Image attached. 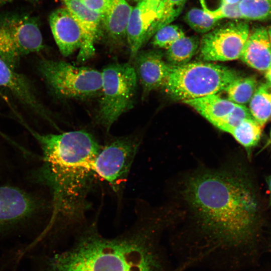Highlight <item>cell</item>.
<instances>
[{"instance_id": "2e32d148", "label": "cell", "mask_w": 271, "mask_h": 271, "mask_svg": "<svg viewBox=\"0 0 271 271\" xmlns=\"http://www.w3.org/2000/svg\"><path fill=\"white\" fill-rule=\"evenodd\" d=\"M239 59L259 71L271 68V44L265 28L258 27L249 32Z\"/></svg>"}, {"instance_id": "9a60e30c", "label": "cell", "mask_w": 271, "mask_h": 271, "mask_svg": "<svg viewBox=\"0 0 271 271\" xmlns=\"http://www.w3.org/2000/svg\"><path fill=\"white\" fill-rule=\"evenodd\" d=\"M132 8L127 0H110L102 16L101 34L111 49L121 48L126 44V31Z\"/></svg>"}, {"instance_id": "83f0119b", "label": "cell", "mask_w": 271, "mask_h": 271, "mask_svg": "<svg viewBox=\"0 0 271 271\" xmlns=\"http://www.w3.org/2000/svg\"><path fill=\"white\" fill-rule=\"evenodd\" d=\"M91 11L102 16L106 11L110 0H81Z\"/></svg>"}, {"instance_id": "484cf974", "label": "cell", "mask_w": 271, "mask_h": 271, "mask_svg": "<svg viewBox=\"0 0 271 271\" xmlns=\"http://www.w3.org/2000/svg\"><path fill=\"white\" fill-rule=\"evenodd\" d=\"M187 0H162V12L156 24L153 36L161 28L169 25L176 20L183 11Z\"/></svg>"}, {"instance_id": "4fadbf2b", "label": "cell", "mask_w": 271, "mask_h": 271, "mask_svg": "<svg viewBox=\"0 0 271 271\" xmlns=\"http://www.w3.org/2000/svg\"><path fill=\"white\" fill-rule=\"evenodd\" d=\"M133 60V67L142 87L143 98L152 91L164 86L171 66L165 62L159 53L139 51Z\"/></svg>"}, {"instance_id": "e575fe53", "label": "cell", "mask_w": 271, "mask_h": 271, "mask_svg": "<svg viewBox=\"0 0 271 271\" xmlns=\"http://www.w3.org/2000/svg\"><path fill=\"white\" fill-rule=\"evenodd\" d=\"M270 139H271V131H270Z\"/></svg>"}, {"instance_id": "ba28073f", "label": "cell", "mask_w": 271, "mask_h": 271, "mask_svg": "<svg viewBox=\"0 0 271 271\" xmlns=\"http://www.w3.org/2000/svg\"><path fill=\"white\" fill-rule=\"evenodd\" d=\"M249 32L248 24L243 21H233L217 26L202 37L199 56L207 62L239 59Z\"/></svg>"}, {"instance_id": "ac0fdd59", "label": "cell", "mask_w": 271, "mask_h": 271, "mask_svg": "<svg viewBox=\"0 0 271 271\" xmlns=\"http://www.w3.org/2000/svg\"><path fill=\"white\" fill-rule=\"evenodd\" d=\"M200 42L195 36H184L166 49V56L171 66H178L189 63L199 48Z\"/></svg>"}, {"instance_id": "f1b7e54d", "label": "cell", "mask_w": 271, "mask_h": 271, "mask_svg": "<svg viewBox=\"0 0 271 271\" xmlns=\"http://www.w3.org/2000/svg\"><path fill=\"white\" fill-rule=\"evenodd\" d=\"M266 83L271 86V68L265 72Z\"/></svg>"}, {"instance_id": "d6a6232c", "label": "cell", "mask_w": 271, "mask_h": 271, "mask_svg": "<svg viewBox=\"0 0 271 271\" xmlns=\"http://www.w3.org/2000/svg\"><path fill=\"white\" fill-rule=\"evenodd\" d=\"M13 0H0V5L1 4H4L10 2H11ZM28 1H32V0H28Z\"/></svg>"}, {"instance_id": "6da1fadb", "label": "cell", "mask_w": 271, "mask_h": 271, "mask_svg": "<svg viewBox=\"0 0 271 271\" xmlns=\"http://www.w3.org/2000/svg\"><path fill=\"white\" fill-rule=\"evenodd\" d=\"M32 133L43 155L38 178L51 194L46 232L54 246L60 247L88 223V198L97 178L93 163L102 145L84 129L43 134L32 130Z\"/></svg>"}, {"instance_id": "5bb4252c", "label": "cell", "mask_w": 271, "mask_h": 271, "mask_svg": "<svg viewBox=\"0 0 271 271\" xmlns=\"http://www.w3.org/2000/svg\"><path fill=\"white\" fill-rule=\"evenodd\" d=\"M49 21L54 39L64 57L79 50L83 42L81 29L65 7L53 11Z\"/></svg>"}, {"instance_id": "cb8c5ba5", "label": "cell", "mask_w": 271, "mask_h": 271, "mask_svg": "<svg viewBox=\"0 0 271 271\" xmlns=\"http://www.w3.org/2000/svg\"><path fill=\"white\" fill-rule=\"evenodd\" d=\"M185 21L194 31L205 34L217 27L220 20L201 9L192 8L186 13Z\"/></svg>"}, {"instance_id": "3957f363", "label": "cell", "mask_w": 271, "mask_h": 271, "mask_svg": "<svg viewBox=\"0 0 271 271\" xmlns=\"http://www.w3.org/2000/svg\"><path fill=\"white\" fill-rule=\"evenodd\" d=\"M240 77L236 71L219 64L188 63L181 66H171L164 87L171 98L184 102L224 91Z\"/></svg>"}, {"instance_id": "30bf717a", "label": "cell", "mask_w": 271, "mask_h": 271, "mask_svg": "<svg viewBox=\"0 0 271 271\" xmlns=\"http://www.w3.org/2000/svg\"><path fill=\"white\" fill-rule=\"evenodd\" d=\"M162 12V0H142L132 8L126 31V45L131 59L153 36Z\"/></svg>"}, {"instance_id": "ffe728a7", "label": "cell", "mask_w": 271, "mask_h": 271, "mask_svg": "<svg viewBox=\"0 0 271 271\" xmlns=\"http://www.w3.org/2000/svg\"><path fill=\"white\" fill-rule=\"evenodd\" d=\"M257 87L255 77H240L231 82L224 90L227 99L236 104L248 103Z\"/></svg>"}, {"instance_id": "8992f818", "label": "cell", "mask_w": 271, "mask_h": 271, "mask_svg": "<svg viewBox=\"0 0 271 271\" xmlns=\"http://www.w3.org/2000/svg\"><path fill=\"white\" fill-rule=\"evenodd\" d=\"M140 144V140L133 135L113 138L101 146L94 160L96 177L106 182L119 198L123 194Z\"/></svg>"}, {"instance_id": "7a4b0ae2", "label": "cell", "mask_w": 271, "mask_h": 271, "mask_svg": "<svg viewBox=\"0 0 271 271\" xmlns=\"http://www.w3.org/2000/svg\"><path fill=\"white\" fill-rule=\"evenodd\" d=\"M165 231L159 220L144 215L122 233L106 237L95 219L46 255L40 271H172L163 243Z\"/></svg>"}, {"instance_id": "5b68a950", "label": "cell", "mask_w": 271, "mask_h": 271, "mask_svg": "<svg viewBox=\"0 0 271 271\" xmlns=\"http://www.w3.org/2000/svg\"><path fill=\"white\" fill-rule=\"evenodd\" d=\"M101 72L102 85L97 122L107 132L124 112L133 106L138 79L132 65L114 62Z\"/></svg>"}, {"instance_id": "7c38bea8", "label": "cell", "mask_w": 271, "mask_h": 271, "mask_svg": "<svg viewBox=\"0 0 271 271\" xmlns=\"http://www.w3.org/2000/svg\"><path fill=\"white\" fill-rule=\"evenodd\" d=\"M61 1L81 29L83 42L77 61L84 62L95 55V46L101 34L102 16L89 10L81 0Z\"/></svg>"}, {"instance_id": "d6986e66", "label": "cell", "mask_w": 271, "mask_h": 271, "mask_svg": "<svg viewBox=\"0 0 271 271\" xmlns=\"http://www.w3.org/2000/svg\"><path fill=\"white\" fill-rule=\"evenodd\" d=\"M249 103L252 116L263 127L271 118V86L266 82L257 86Z\"/></svg>"}, {"instance_id": "d4e9b609", "label": "cell", "mask_w": 271, "mask_h": 271, "mask_svg": "<svg viewBox=\"0 0 271 271\" xmlns=\"http://www.w3.org/2000/svg\"><path fill=\"white\" fill-rule=\"evenodd\" d=\"M245 119H253L248 108L245 105L236 104L229 114L215 121L212 124L220 130L230 134L234 128Z\"/></svg>"}, {"instance_id": "836d02e7", "label": "cell", "mask_w": 271, "mask_h": 271, "mask_svg": "<svg viewBox=\"0 0 271 271\" xmlns=\"http://www.w3.org/2000/svg\"><path fill=\"white\" fill-rule=\"evenodd\" d=\"M127 1H130V2H136L137 3H138V2L141 1L142 0H127Z\"/></svg>"}, {"instance_id": "7402d4cb", "label": "cell", "mask_w": 271, "mask_h": 271, "mask_svg": "<svg viewBox=\"0 0 271 271\" xmlns=\"http://www.w3.org/2000/svg\"><path fill=\"white\" fill-rule=\"evenodd\" d=\"M203 11L211 17L220 20L228 18L242 19L237 4H229L226 0H199Z\"/></svg>"}, {"instance_id": "9c48e42d", "label": "cell", "mask_w": 271, "mask_h": 271, "mask_svg": "<svg viewBox=\"0 0 271 271\" xmlns=\"http://www.w3.org/2000/svg\"><path fill=\"white\" fill-rule=\"evenodd\" d=\"M50 207L32 192L16 186H0V231L20 226Z\"/></svg>"}, {"instance_id": "1f68e13d", "label": "cell", "mask_w": 271, "mask_h": 271, "mask_svg": "<svg viewBox=\"0 0 271 271\" xmlns=\"http://www.w3.org/2000/svg\"><path fill=\"white\" fill-rule=\"evenodd\" d=\"M267 32L269 36V39L270 41V43L271 44V27H270L267 30Z\"/></svg>"}, {"instance_id": "f546056e", "label": "cell", "mask_w": 271, "mask_h": 271, "mask_svg": "<svg viewBox=\"0 0 271 271\" xmlns=\"http://www.w3.org/2000/svg\"><path fill=\"white\" fill-rule=\"evenodd\" d=\"M266 180L270 192V205L271 206V175L268 176Z\"/></svg>"}, {"instance_id": "277c9868", "label": "cell", "mask_w": 271, "mask_h": 271, "mask_svg": "<svg viewBox=\"0 0 271 271\" xmlns=\"http://www.w3.org/2000/svg\"><path fill=\"white\" fill-rule=\"evenodd\" d=\"M37 68L48 89L56 97L84 99L100 94L101 72L96 69L46 58L39 61Z\"/></svg>"}, {"instance_id": "e0dca14e", "label": "cell", "mask_w": 271, "mask_h": 271, "mask_svg": "<svg viewBox=\"0 0 271 271\" xmlns=\"http://www.w3.org/2000/svg\"><path fill=\"white\" fill-rule=\"evenodd\" d=\"M183 102L193 108L211 124L229 114L236 105L217 94Z\"/></svg>"}, {"instance_id": "52a82bcc", "label": "cell", "mask_w": 271, "mask_h": 271, "mask_svg": "<svg viewBox=\"0 0 271 271\" xmlns=\"http://www.w3.org/2000/svg\"><path fill=\"white\" fill-rule=\"evenodd\" d=\"M42 33L36 20L27 16L0 20V58L16 69L22 58L43 50Z\"/></svg>"}, {"instance_id": "44dd1931", "label": "cell", "mask_w": 271, "mask_h": 271, "mask_svg": "<svg viewBox=\"0 0 271 271\" xmlns=\"http://www.w3.org/2000/svg\"><path fill=\"white\" fill-rule=\"evenodd\" d=\"M262 127L254 119H245L230 134L248 150L255 146L259 141Z\"/></svg>"}, {"instance_id": "603a6c76", "label": "cell", "mask_w": 271, "mask_h": 271, "mask_svg": "<svg viewBox=\"0 0 271 271\" xmlns=\"http://www.w3.org/2000/svg\"><path fill=\"white\" fill-rule=\"evenodd\" d=\"M238 4L242 19L262 21L271 18V0H240Z\"/></svg>"}, {"instance_id": "4dcf8cb0", "label": "cell", "mask_w": 271, "mask_h": 271, "mask_svg": "<svg viewBox=\"0 0 271 271\" xmlns=\"http://www.w3.org/2000/svg\"><path fill=\"white\" fill-rule=\"evenodd\" d=\"M240 0H226V1L229 4H237Z\"/></svg>"}, {"instance_id": "8fae6325", "label": "cell", "mask_w": 271, "mask_h": 271, "mask_svg": "<svg viewBox=\"0 0 271 271\" xmlns=\"http://www.w3.org/2000/svg\"><path fill=\"white\" fill-rule=\"evenodd\" d=\"M0 88L7 91L24 106L58 128L53 115L40 101L31 82L1 58Z\"/></svg>"}, {"instance_id": "4316f807", "label": "cell", "mask_w": 271, "mask_h": 271, "mask_svg": "<svg viewBox=\"0 0 271 271\" xmlns=\"http://www.w3.org/2000/svg\"><path fill=\"white\" fill-rule=\"evenodd\" d=\"M185 36L179 27L169 24L156 32L153 36L152 44L156 47L166 49L176 41Z\"/></svg>"}]
</instances>
